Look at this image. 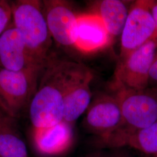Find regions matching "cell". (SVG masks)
I'll return each mask as SVG.
<instances>
[{"mask_svg":"<svg viewBox=\"0 0 157 157\" xmlns=\"http://www.w3.org/2000/svg\"><path fill=\"white\" fill-rule=\"evenodd\" d=\"M76 62L49 56L29 106L33 129L50 128L63 121L64 95Z\"/></svg>","mask_w":157,"mask_h":157,"instance_id":"cell-1","label":"cell"},{"mask_svg":"<svg viewBox=\"0 0 157 157\" xmlns=\"http://www.w3.org/2000/svg\"><path fill=\"white\" fill-rule=\"evenodd\" d=\"M119 102L122 123L104 140L106 147H122L130 135L146 129L157 122V89L119 90L116 95Z\"/></svg>","mask_w":157,"mask_h":157,"instance_id":"cell-2","label":"cell"},{"mask_svg":"<svg viewBox=\"0 0 157 157\" xmlns=\"http://www.w3.org/2000/svg\"><path fill=\"white\" fill-rule=\"evenodd\" d=\"M12 23L21 34L30 56L43 67L52 44L43 1L17 0L11 3Z\"/></svg>","mask_w":157,"mask_h":157,"instance_id":"cell-3","label":"cell"},{"mask_svg":"<svg viewBox=\"0 0 157 157\" xmlns=\"http://www.w3.org/2000/svg\"><path fill=\"white\" fill-rule=\"evenodd\" d=\"M42 69L11 71L0 67V110L14 119L29 106L39 83Z\"/></svg>","mask_w":157,"mask_h":157,"instance_id":"cell-4","label":"cell"},{"mask_svg":"<svg viewBox=\"0 0 157 157\" xmlns=\"http://www.w3.org/2000/svg\"><path fill=\"white\" fill-rule=\"evenodd\" d=\"M157 52V38H152L119 59L115 71V84L118 91L149 87V73Z\"/></svg>","mask_w":157,"mask_h":157,"instance_id":"cell-5","label":"cell"},{"mask_svg":"<svg viewBox=\"0 0 157 157\" xmlns=\"http://www.w3.org/2000/svg\"><path fill=\"white\" fill-rule=\"evenodd\" d=\"M153 1H136L130 7L121 35L120 59L155 38V25L151 12Z\"/></svg>","mask_w":157,"mask_h":157,"instance_id":"cell-6","label":"cell"},{"mask_svg":"<svg viewBox=\"0 0 157 157\" xmlns=\"http://www.w3.org/2000/svg\"><path fill=\"white\" fill-rule=\"evenodd\" d=\"M122 123V112L116 95L102 94L91 102L83 124L89 133L101 140L118 129Z\"/></svg>","mask_w":157,"mask_h":157,"instance_id":"cell-7","label":"cell"},{"mask_svg":"<svg viewBox=\"0 0 157 157\" xmlns=\"http://www.w3.org/2000/svg\"><path fill=\"white\" fill-rule=\"evenodd\" d=\"M93 73L83 64L76 62L69 78L64 95L63 121L72 124L91 102L90 83Z\"/></svg>","mask_w":157,"mask_h":157,"instance_id":"cell-8","label":"cell"},{"mask_svg":"<svg viewBox=\"0 0 157 157\" xmlns=\"http://www.w3.org/2000/svg\"><path fill=\"white\" fill-rule=\"evenodd\" d=\"M43 4L52 39L62 47H75L78 14L66 1L45 0Z\"/></svg>","mask_w":157,"mask_h":157,"instance_id":"cell-9","label":"cell"},{"mask_svg":"<svg viewBox=\"0 0 157 157\" xmlns=\"http://www.w3.org/2000/svg\"><path fill=\"white\" fill-rule=\"evenodd\" d=\"M0 67L11 71H21L40 67L29 52L23 38L12 22L0 36Z\"/></svg>","mask_w":157,"mask_h":157,"instance_id":"cell-10","label":"cell"},{"mask_svg":"<svg viewBox=\"0 0 157 157\" xmlns=\"http://www.w3.org/2000/svg\"><path fill=\"white\" fill-rule=\"evenodd\" d=\"M112 39L98 15L93 12L78 14L75 48L83 53H92L105 48Z\"/></svg>","mask_w":157,"mask_h":157,"instance_id":"cell-11","label":"cell"},{"mask_svg":"<svg viewBox=\"0 0 157 157\" xmlns=\"http://www.w3.org/2000/svg\"><path fill=\"white\" fill-rule=\"evenodd\" d=\"M72 125L63 121L50 128L33 129L36 151L45 156H57L67 151L73 143Z\"/></svg>","mask_w":157,"mask_h":157,"instance_id":"cell-12","label":"cell"},{"mask_svg":"<svg viewBox=\"0 0 157 157\" xmlns=\"http://www.w3.org/2000/svg\"><path fill=\"white\" fill-rule=\"evenodd\" d=\"M0 157H29L16 119L0 110Z\"/></svg>","mask_w":157,"mask_h":157,"instance_id":"cell-13","label":"cell"},{"mask_svg":"<svg viewBox=\"0 0 157 157\" xmlns=\"http://www.w3.org/2000/svg\"><path fill=\"white\" fill-rule=\"evenodd\" d=\"M129 9L122 1L102 0L95 3L93 12L101 17L113 39L122 33Z\"/></svg>","mask_w":157,"mask_h":157,"instance_id":"cell-14","label":"cell"},{"mask_svg":"<svg viewBox=\"0 0 157 157\" xmlns=\"http://www.w3.org/2000/svg\"><path fill=\"white\" fill-rule=\"evenodd\" d=\"M126 146L146 154L157 155V122L128 136L122 147Z\"/></svg>","mask_w":157,"mask_h":157,"instance_id":"cell-15","label":"cell"},{"mask_svg":"<svg viewBox=\"0 0 157 157\" xmlns=\"http://www.w3.org/2000/svg\"><path fill=\"white\" fill-rule=\"evenodd\" d=\"M12 19L11 4L0 0V36L8 27Z\"/></svg>","mask_w":157,"mask_h":157,"instance_id":"cell-16","label":"cell"},{"mask_svg":"<svg viewBox=\"0 0 157 157\" xmlns=\"http://www.w3.org/2000/svg\"><path fill=\"white\" fill-rule=\"evenodd\" d=\"M149 87H157V52L150 71Z\"/></svg>","mask_w":157,"mask_h":157,"instance_id":"cell-17","label":"cell"},{"mask_svg":"<svg viewBox=\"0 0 157 157\" xmlns=\"http://www.w3.org/2000/svg\"><path fill=\"white\" fill-rule=\"evenodd\" d=\"M108 151H95L90 153L83 157H126L122 154L117 152H108Z\"/></svg>","mask_w":157,"mask_h":157,"instance_id":"cell-18","label":"cell"},{"mask_svg":"<svg viewBox=\"0 0 157 157\" xmlns=\"http://www.w3.org/2000/svg\"><path fill=\"white\" fill-rule=\"evenodd\" d=\"M151 12L155 25V33L154 37L157 38V1H154L151 7Z\"/></svg>","mask_w":157,"mask_h":157,"instance_id":"cell-19","label":"cell"},{"mask_svg":"<svg viewBox=\"0 0 157 157\" xmlns=\"http://www.w3.org/2000/svg\"><path fill=\"white\" fill-rule=\"evenodd\" d=\"M154 88H156V89H157V87H154Z\"/></svg>","mask_w":157,"mask_h":157,"instance_id":"cell-20","label":"cell"},{"mask_svg":"<svg viewBox=\"0 0 157 157\" xmlns=\"http://www.w3.org/2000/svg\"></svg>","mask_w":157,"mask_h":157,"instance_id":"cell-21","label":"cell"}]
</instances>
